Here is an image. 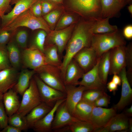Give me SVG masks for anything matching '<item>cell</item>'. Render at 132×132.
Segmentation results:
<instances>
[{"instance_id": "24", "label": "cell", "mask_w": 132, "mask_h": 132, "mask_svg": "<svg viewBox=\"0 0 132 132\" xmlns=\"http://www.w3.org/2000/svg\"><path fill=\"white\" fill-rule=\"evenodd\" d=\"M52 108L45 103L42 102L33 109L25 116L29 128H32L36 123L43 118Z\"/></svg>"}, {"instance_id": "49", "label": "cell", "mask_w": 132, "mask_h": 132, "mask_svg": "<svg viewBox=\"0 0 132 132\" xmlns=\"http://www.w3.org/2000/svg\"><path fill=\"white\" fill-rule=\"evenodd\" d=\"M111 80L118 86H120L121 84V79L118 75L114 74Z\"/></svg>"}, {"instance_id": "32", "label": "cell", "mask_w": 132, "mask_h": 132, "mask_svg": "<svg viewBox=\"0 0 132 132\" xmlns=\"http://www.w3.org/2000/svg\"><path fill=\"white\" fill-rule=\"evenodd\" d=\"M68 130L72 132H95V129L89 122L78 120L68 126Z\"/></svg>"}, {"instance_id": "55", "label": "cell", "mask_w": 132, "mask_h": 132, "mask_svg": "<svg viewBox=\"0 0 132 132\" xmlns=\"http://www.w3.org/2000/svg\"><path fill=\"white\" fill-rule=\"evenodd\" d=\"M1 22V18L0 17V22Z\"/></svg>"}, {"instance_id": "31", "label": "cell", "mask_w": 132, "mask_h": 132, "mask_svg": "<svg viewBox=\"0 0 132 132\" xmlns=\"http://www.w3.org/2000/svg\"><path fill=\"white\" fill-rule=\"evenodd\" d=\"M8 124L22 131L29 128L25 116L17 112L9 117Z\"/></svg>"}, {"instance_id": "7", "label": "cell", "mask_w": 132, "mask_h": 132, "mask_svg": "<svg viewBox=\"0 0 132 132\" xmlns=\"http://www.w3.org/2000/svg\"><path fill=\"white\" fill-rule=\"evenodd\" d=\"M75 26L72 24L64 29L51 30L47 34L45 45L54 44L57 47L59 55L62 59L63 53Z\"/></svg>"}, {"instance_id": "37", "label": "cell", "mask_w": 132, "mask_h": 132, "mask_svg": "<svg viewBox=\"0 0 132 132\" xmlns=\"http://www.w3.org/2000/svg\"><path fill=\"white\" fill-rule=\"evenodd\" d=\"M13 36L14 37L13 39L19 47L22 49L27 48L28 34L26 31H19Z\"/></svg>"}, {"instance_id": "16", "label": "cell", "mask_w": 132, "mask_h": 132, "mask_svg": "<svg viewBox=\"0 0 132 132\" xmlns=\"http://www.w3.org/2000/svg\"><path fill=\"white\" fill-rule=\"evenodd\" d=\"M121 80L122 88L120 99L113 107L117 110H121L128 105L132 99V89L127 77L126 67L123 68L118 75Z\"/></svg>"}, {"instance_id": "39", "label": "cell", "mask_w": 132, "mask_h": 132, "mask_svg": "<svg viewBox=\"0 0 132 132\" xmlns=\"http://www.w3.org/2000/svg\"><path fill=\"white\" fill-rule=\"evenodd\" d=\"M11 66L6 46H0V69L1 70Z\"/></svg>"}, {"instance_id": "9", "label": "cell", "mask_w": 132, "mask_h": 132, "mask_svg": "<svg viewBox=\"0 0 132 132\" xmlns=\"http://www.w3.org/2000/svg\"><path fill=\"white\" fill-rule=\"evenodd\" d=\"M22 63L24 68L35 71L47 64L44 53L38 49L31 47L22 51Z\"/></svg>"}, {"instance_id": "4", "label": "cell", "mask_w": 132, "mask_h": 132, "mask_svg": "<svg viewBox=\"0 0 132 132\" xmlns=\"http://www.w3.org/2000/svg\"><path fill=\"white\" fill-rule=\"evenodd\" d=\"M35 71L36 74L45 84L66 93V85L60 68L46 64Z\"/></svg>"}, {"instance_id": "50", "label": "cell", "mask_w": 132, "mask_h": 132, "mask_svg": "<svg viewBox=\"0 0 132 132\" xmlns=\"http://www.w3.org/2000/svg\"><path fill=\"white\" fill-rule=\"evenodd\" d=\"M125 114L127 116H131L132 115V105L129 108L127 109L126 110Z\"/></svg>"}, {"instance_id": "15", "label": "cell", "mask_w": 132, "mask_h": 132, "mask_svg": "<svg viewBox=\"0 0 132 132\" xmlns=\"http://www.w3.org/2000/svg\"><path fill=\"white\" fill-rule=\"evenodd\" d=\"M37 0H11V3L15 4V6L11 11L1 18V26H7L18 16L28 10Z\"/></svg>"}, {"instance_id": "38", "label": "cell", "mask_w": 132, "mask_h": 132, "mask_svg": "<svg viewBox=\"0 0 132 132\" xmlns=\"http://www.w3.org/2000/svg\"><path fill=\"white\" fill-rule=\"evenodd\" d=\"M15 31L6 30L0 26V46H6L12 39L15 34Z\"/></svg>"}, {"instance_id": "29", "label": "cell", "mask_w": 132, "mask_h": 132, "mask_svg": "<svg viewBox=\"0 0 132 132\" xmlns=\"http://www.w3.org/2000/svg\"><path fill=\"white\" fill-rule=\"evenodd\" d=\"M43 53L47 64L60 68L62 61L59 54L57 48L55 45H45Z\"/></svg>"}, {"instance_id": "13", "label": "cell", "mask_w": 132, "mask_h": 132, "mask_svg": "<svg viewBox=\"0 0 132 132\" xmlns=\"http://www.w3.org/2000/svg\"><path fill=\"white\" fill-rule=\"evenodd\" d=\"M98 58L95 52L90 46L83 48L73 58L85 73L94 66Z\"/></svg>"}, {"instance_id": "42", "label": "cell", "mask_w": 132, "mask_h": 132, "mask_svg": "<svg viewBox=\"0 0 132 132\" xmlns=\"http://www.w3.org/2000/svg\"><path fill=\"white\" fill-rule=\"evenodd\" d=\"M110 97L105 92L93 103L94 107H108L110 103Z\"/></svg>"}, {"instance_id": "44", "label": "cell", "mask_w": 132, "mask_h": 132, "mask_svg": "<svg viewBox=\"0 0 132 132\" xmlns=\"http://www.w3.org/2000/svg\"><path fill=\"white\" fill-rule=\"evenodd\" d=\"M42 15H44L54 9L55 6L52 2L46 0H41Z\"/></svg>"}, {"instance_id": "30", "label": "cell", "mask_w": 132, "mask_h": 132, "mask_svg": "<svg viewBox=\"0 0 132 132\" xmlns=\"http://www.w3.org/2000/svg\"><path fill=\"white\" fill-rule=\"evenodd\" d=\"M110 50L104 54L100 57L98 66L99 76L102 82L106 85L110 68Z\"/></svg>"}, {"instance_id": "21", "label": "cell", "mask_w": 132, "mask_h": 132, "mask_svg": "<svg viewBox=\"0 0 132 132\" xmlns=\"http://www.w3.org/2000/svg\"><path fill=\"white\" fill-rule=\"evenodd\" d=\"M85 72L73 59L67 65L65 71L64 81L65 85L77 86L79 80Z\"/></svg>"}, {"instance_id": "27", "label": "cell", "mask_w": 132, "mask_h": 132, "mask_svg": "<svg viewBox=\"0 0 132 132\" xmlns=\"http://www.w3.org/2000/svg\"><path fill=\"white\" fill-rule=\"evenodd\" d=\"M6 47L11 66L19 70L22 66L20 48L12 38L7 44Z\"/></svg>"}, {"instance_id": "54", "label": "cell", "mask_w": 132, "mask_h": 132, "mask_svg": "<svg viewBox=\"0 0 132 132\" xmlns=\"http://www.w3.org/2000/svg\"><path fill=\"white\" fill-rule=\"evenodd\" d=\"M3 93L0 91V101L2 99Z\"/></svg>"}, {"instance_id": "53", "label": "cell", "mask_w": 132, "mask_h": 132, "mask_svg": "<svg viewBox=\"0 0 132 132\" xmlns=\"http://www.w3.org/2000/svg\"><path fill=\"white\" fill-rule=\"evenodd\" d=\"M128 9L129 12L132 14V5L131 4L128 7Z\"/></svg>"}, {"instance_id": "19", "label": "cell", "mask_w": 132, "mask_h": 132, "mask_svg": "<svg viewBox=\"0 0 132 132\" xmlns=\"http://www.w3.org/2000/svg\"><path fill=\"white\" fill-rule=\"evenodd\" d=\"M66 100V98L57 101L51 110L33 125L32 128L36 132H51L56 111L59 106Z\"/></svg>"}, {"instance_id": "8", "label": "cell", "mask_w": 132, "mask_h": 132, "mask_svg": "<svg viewBox=\"0 0 132 132\" xmlns=\"http://www.w3.org/2000/svg\"><path fill=\"white\" fill-rule=\"evenodd\" d=\"M33 77L42 102L53 108L58 100L66 98V93L48 85L40 79L36 74L34 75Z\"/></svg>"}, {"instance_id": "33", "label": "cell", "mask_w": 132, "mask_h": 132, "mask_svg": "<svg viewBox=\"0 0 132 132\" xmlns=\"http://www.w3.org/2000/svg\"><path fill=\"white\" fill-rule=\"evenodd\" d=\"M47 34L46 31L43 30L39 31L33 37L31 44L28 47L36 49L43 53Z\"/></svg>"}, {"instance_id": "23", "label": "cell", "mask_w": 132, "mask_h": 132, "mask_svg": "<svg viewBox=\"0 0 132 132\" xmlns=\"http://www.w3.org/2000/svg\"><path fill=\"white\" fill-rule=\"evenodd\" d=\"M101 18L115 16L119 12L124 5L123 1L119 0H100Z\"/></svg>"}, {"instance_id": "56", "label": "cell", "mask_w": 132, "mask_h": 132, "mask_svg": "<svg viewBox=\"0 0 132 132\" xmlns=\"http://www.w3.org/2000/svg\"><path fill=\"white\" fill-rule=\"evenodd\" d=\"M120 0V1H123L124 0Z\"/></svg>"}, {"instance_id": "28", "label": "cell", "mask_w": 132, "mask_h": 132, "mask_svg": "<svg viewBox=\"0 0 132 132\" xmlns=\"http://www.w3.org/2000/svg\"><path fill=\"white\" fill-rule=\"evenodd\" d=\"M110 18H102L93 22L91 31L92 34H102L113 33L118 31L117 27L110 24L109 22Z\"/></svg>"}, {"instance_id": "25", "label": "cell", "mask_w": 132, "mask_h": 132, "mask_svg": "<svg viewBox=\"0 0 132 132\" xmlns=\"http://www.w3.org/2000/svg\"><path fill=\"white\" fill-rule=\"evenodd\" d=\"M35 74L34 70L24 68L20 72L17 82L13 89L18 93L22 95L29 87L31 79Z\"/></svg>"}, {"instance_id": "36", "label": "cell", "mask_w": 132, "mask_h": 132, "mask_svg": "<svg viewBox=\"0 0 132 132\" xmlns=\"http://www.w3.org/2000/svg\"><path fill=\"white\" fill-rule=\"evenodd\" d=\"M104 89H92L85 90L81 99L93 103L105 92Z\"/></svg>"}, {"instance_id": "45", "label": "cell", "mask_w": 132, "mask_h": 132, "mask_svg": "<svg viewBox=\"0 0 132 132\" xmlns=\"http://www.w3.org/2000/svg\"><path fill=\"white\" fill-rule=\"evenodd\" d=\"M11 0H0V17L5 14L10 7Z\"/></svg>"}, {"instance_id": "1", "label": "cell", "mask_w": 132, "mask_h": 132, "mask_svg": "<svg viewBox=\"0 0 132 132\" xmlns=\"http://www.w3.org/2000/svg\"><path fill=\"white\" fill-rule=\"evenodd\" d=\"M94 21H82L75 26L66 46L60 67L64 79L66 67L74 56L83 48L90 46L93 34L91 28Z\"/></svg>"}, {"instance_id": "40", "label": "cell", "mask_w": 132, "mask_h": 132, "mask_svg": "<svg viewBox=\"0 0 132 132\" xmlns=\"http://www.w3.org/2000/svg\"><path fill=\"white\" fill-rule=\"evenodd\" d=\"M9 117L4 105L2 99L0 101V128L3 129L8 125Z\"/></svg>"}, {"instance_id": "47", "label": "cell", "mask_w": 132, "mask_h": 132, "mask_svg": "<svg viewBox=\"0 0 132 132\" xmlns=\"http://www.w3.org/2000/svg\"><path fill=\"white\" fill-rule=\"evenodd\" d=\"M22 131L11 125H8L0 132H21Z\"/></svg>"}, {"instance_id": "52", "label": "cell", "mask_w": 132, "mask_h": 132, "mask_svg": "<svg viewBox=\"0 0 132 132\" xmlns=\"http://www.w3.org/2000/svg\"><path fill=\"white\" fill-rule=\"evenodd\" d=\"M56 3H60L62 2L63 0H46Z\"/></svg>"}, {"instance_id": "17", "label": "cell", "mask_w": 132, "mask_h": 132, "mask_svg": "<svg viewBox=\"0 0 132 132\" xmlns=\"http://www.w3.org/2000/svg\"><path fill=\"white\" fill-rule=\"evenodd\" d=\"M76 86L66 85V104L68 110L72 115L76 105L81 99L83 92L87 90L83 86Z\"/></svg>"}, {"instance_id": "57", "label": "cell", "mask_w": 132, "mask_h": 132, "mask_svg": "<svg viewBox=\"0 0 132 132\" xmlns=\"http://www.w3.org/2000/svg\"></svg>"}, {"instance_id": "20", "label": "cell", "mask_w": 132, "mask_h": 132, "mask_svg": "<svg viewBox=\"0 0 132 132\" xmlns=\"http://www.w3.org/2000/svg\"><path fill=\"white\" fill-rule=\"evenodd\" d=\"M129 119L125 114H116L102 128L103 132L128 131Z\"/></svg>"}, {"instance_id": "11", "label": "cell", "mask_w": 132, "mask_h": 132, "mask_svg": "<svg viewBox=\"0 0 132 132\" xmlns=\"http://www.w3.org/2000/svg\"><path fill=\"white\" fill-rule=\"evenodd\" d=\"M78 120L70 113L66 106L65 100L59 106L56 111L52 124V130H64Z\"/></svg>"}, {"instance_id": "18", "label": "cell", "mask_w": 132, "mask_h": 132, "mask_svg": "<svg viewBox=\"0 0 132 132\" xmlns=\"http://www.w3.org/2000/svg\"><path fill=\"white\" fill-rule=\"evenodd\" d=\"M11 66L0 71V91L3 93L13 88L16 84L20 72Z\"/></svg>"}, {"instance_id": "12", "label": "cell", "mask_w": 132, "mask_h": 132, "mask_svg": "<svg viewBox=\"0 0 132 132\" xmlns=\"http://www.w3.org/2000/svg\"><path fill=\"white\" fill-rule=\"evenodd\" d=\"M100 58V57L98 58L96 64L91 69L83 74L81 80L78 82L77 85L83 86L87 90L92 89H104L105 85L100 79L98 71V66Z\"/></svg>"}, {"instance_id": "10", "label": "cell", "mask_w": 132, "mask_h": 132, "mask_svg": "<svg viewBox=\"0 0 132 132\" xmlns=\"http://www.w3.org/2000/svg\"><path fill=\"white\" fill-rule=\"evenodd\" d=\"M113 107L110 108L94 107L89 122L93 126L95 132L106 125L116 113Z\"/></svg>"}, {"instance_id": "26", "label": "cell", "mask_w": 132, "mask_h": 132, "mask_svg": "<svg viewBox=\"0 0 132 132\" xmlns=\"http://www.w3.org/2000/svg\"><path fill=\"white\" fill-rule=\"evenodd\" d=\"M94 107L93 103L81 99L76 105L72 116L80 121L89 122Z\"/></svg>"}, {"instance_id": "14", "label": "cell", "mask_w": 132, "mask_h": 132, "mask_svg": "<svg viewBox=\"0 0 132 132\" xmlns=\"http://www.w3.org/2000/svg\"><path fill=\"white\" fill-rule=\"evenodd\" d=\"M110 68L109 74L119 75L126 67V47L119 46L110 50Z\"/></svg>"}, {"instance_id": "6", "label": "cell", "mask_w": 132, "mask_h": 132, "mask_svg": "<svg viewBox=\"0 0 132 132\" xmlns=\"http://www.w3.org/2000/svg\"><path fill=\"white\" fill-rule=\"evenodd\" d=\"M70 1L74 10L90 20L95 21L102 18L100 0H70Z\"/></svg>"}, {"instance_id": "35", "label": "cell", "mask_w": 132, "mask_h": 132, "mask_svg": "<svg viewBox=\"0 0 132 132\" xmlns=\"http://www.w3.org/2000/svg\"><path fill=\"white\" fill-rule=\"evenodd\" d=\"M77 21V19L74 15L68 13L64 14L58 21L54 30H58L64 29L75 24Z\"/></svg>"}, {"instance_id": "58", "label": "cell", "mask_w": 132, "mask_h": 132, "mask_svg": "<svg viewBox=\"0 0 132 132\" xmlns=\"http://www.w3.org/2000/svg\"><path fill=\"white\" fill-rule=\"evenodd\" d=\"M0 70H1V69H0Z\"/></svg>"}, {"instance_id": "34", "label": "cell", "mask_w": 132, "mask_h": 132, "mask_svg": "<svg viewBox=\"0 0 132 132\" xmlns=\"http://www.w3.org/2000/svg\"><path fill=\"white\" fill-rule=\"evenodd\" d=\"M62 9H54L44 16L43 18L51 30H54L56 24L62 14Z\"/></svg>"}, {"instance_id": "5", "label": "cell", "mask_w": 132, "mask_h": 132, "mask_svg": "<svg viewBox=\"0 0 132 132\" xmlns=\"http://www.w3.org/2000/svg\"><path fill=\"white\" fill-rule=\"evenodd\" d=\"M22 96L19 108L16 112L25 116L33 109L42 102L33 77L29 87Z\"/></svg>"}, {"instance_id": "22", "label": "cell", "mask_w": 132, "mask_h": 132, "mask_svg": "<svg viewBox=\"0 0 132 132\" xmlns=\"http://www.w3.org/2000/svg\"><path fill=\"white\" fill-rule=\"evenodd\" d=\"M17 93L13 88L3 93V101L9 117L16 113L19 108L20 103Z\"/></svg>"}, {"instance_id": "3", "label": "cell", "mask_w": 132, "mask_h": 132, "mask_svg": "<svg viewBox=\"0 0 132 132\" xmlns=\"http://www.w3.org/2000/svg\"><path fill=\"white\" fill-rule=\"evenodd\" d=\"M21 27H26L32 30L41 29L48 34L51 31L43 18L35 16L29 9L18 16L7 26L2 27L8 30L15 31Z\"/></svg>"}, {"instance_id": "43", "label": "cell", "mask_w": 132, "mask_h": 132, "mask_svg": "<svg viewBox=\"0 0 132 132\" xmlns=\"http://www.w3.org/2000/svg\"><path fill=\"white\" fill-rule=\"evenodd\" d=\"M41 0H37L29 9L35 16L41 17L42 15Z\"/></svg>"}, {"instance_id": "51", "label": "cell", "mask_w": 132, "mask_h": 132, "mask_svg": "<svg viewBox=\"0 0 132 132\" xmlns=\"http://www.w3.org/2000/svg\"><path fill=\"white\" fill-rule=\"evenodd\" d=\"M128 130L130 132H132V120L131 118L129 119V128Z\"/></svg>"}, {"instance_id": "46", "label": "cell", "mask_w": 132, "mask_h": 132, "mask_svg": "<svg viewBox=\"0 0 132 132\" xmlns=\"http://www.w3.org/2000/svg\"><path fill=\"white\" fill-rule=\"evenodd\" d=\"M123 35L126 38L130 39L132 38V25H129L126 26L123 31Z\"/></svg>"}, {"instance_id": "48", "label": "cell", "mask_w": 132, "mask_h": 132, "mask_svg": "<svg viewBox=\"0 0 132 132\" xmlns=\"http://www.w3.org/2000/svg\"><path fill=\"white\" fill-rule=\"evenodd\" d=\"M107 85V88L110 92H114L118 89V85L112 80L109 82Z\"/></svg>"}, {"instance_id": "41", "label": "cell", "mask_w": 132, "mask_h": 132, "mask_svg": "<svg viewBox=\"0 0 132 132\" xmlns=\"http://www.w3.org/2000/svg\"><path fill=\"white\" fill-rule=\"evenodd\" d=\"M132 50L131 46L126 47V66H127V71H126L127 76L131 78L132 76Z\"/></svg>"}, {"instance_id": "2", "label": "cell", "mask_w": 132, "mask_h": 132, "mask_svg": "<svg viewBox=\"0 0 132 132\" xmlns=\"http://www.w3.org/2000/svg\"><path fill=\"white\" fill-rule=\"evenodd\" d=\"M125 41L117 31L111 33L93 34L90 47L98 58L106 52L117 47L125 45Z\"/></svg>"}]
</instances>
